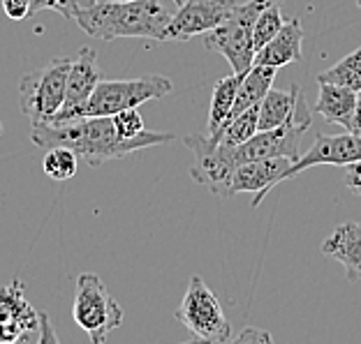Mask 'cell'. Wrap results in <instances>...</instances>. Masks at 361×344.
Masks as SVG:
<instances>
[{
  "label": "cell",
  "mask_w": 361,
  "mask_h": 344,
  "mask_svg": "<svg viewBox=\"0 0 361 344\" xmlns=\"http://www.w3.org/2000/svg\"><path fill=\"white\" fill-rule=\"evenodd\" d=\"M183 144L192 151L195 165L190 169V176L197 185L207 187L216 196H229V180L236 171L232 162V146L220 144L211 134H188Z\"/></svg>",
  "instance_id": "obj_8"
},
{
  "label": "cell",
  "mask_w": 361,
  "mask_h": 344,
  "mask_svg": "<svg viewBox=\"0 0 361 344\" xmlns=\"http://www.w3.org/2000/svg\"><path fill=\"white\" fill-rule=\"evenodd\" d=\"M5 14L14 21H23L30 16V0H3Z\"/></svg>",
  "instance_id": "obj_25"
},
{
  "label": "cell",
  "mask_w": 361,
  "mask_h": 344,
  "mask_svg": "<svg viewBox=\"0 0 361 344\" xmlns=\"http://www.w3.org/2000/svg\"><path fill=\"white\" fill-rule=\"evenodd\" d=\"M322 252L326 257L341 261L350 282L361 280V224L345 222L334 229V234L324 241Z\"/></svg>",
  "instance_id": "obj_15"
},
{
  "label": "cell",
  "mask_w": 361,
  "mask_h": 344,
  "mask_svg": "<svg viewBox=\"0 0 361 344\" xmlns=\"http://www.w3.org/2000/svg\"><path fill=\"white\" fill-rule=\"evenodd\" d=\"M0 134H3V122H0Z\"/></svg>",
  "instance_id": "obj_34"
},
{
  "label": "cell",
  "mask_w": 361,
  "mask_h": 344,
  "mask_svg": "<svg viewBox=\"0 0 361 344\" xmlns=\"http://www.w3.org/2000/svg\"><path fill=\"white\" fill-rule=\"evenodd\" d=\"M236 0H185L178 5L167 28V39H190L204 35L229 19Z\"/></svg>",
  "instance_id": "obj_10"
},
{
  "label": "cell",
  "mask_w": 361,
  "mask_h": 344,
  "mask_svg": "<svg viewBox=\"0 0 361 344\" xmlns=\"http://www.w3.org/2000/svg\"><path fill=\"white\" fill-rule=\"evenodd\" d=\"M30 141L44 151L54 146H65L77 155L79 162H86L88 167H100L104 162L126 158L142 148L171 144L176 141V134L144 129L142 134L126 141L116 134L111 116H84L70 118L59 125H32Z\"/></svg>",
  "instance_id": "obj_1"
},
{
  "label": "cell",
  "mask_w": 361,
  "mask_h": 344,
  "mask_svg": "<svg viewBox=\"0 0 361 344\" xmlns=\"http://www.w3.org/2000/svg\"><path fill=\"white\" fill-rule=\"evenodd\" d=\"M239 340L245 342V340H264V342H271V335L269 333H257V331H245L239 335Z\"/></svg>",
  "instance_id": "obj_31"
},
{
  "label": "cell",
  "mask_w": 361,
  "mask_h": 344,
  "mask_svg": "<svg viewBox=\"0 0 361 344\" xmlns=\"http://www.w3.org/2000/svg\"><path fill=\"white\" fill-rule=\"evenodd\" d=\"M257 113H259V104L250 106V109L241 111L239 116L229 118L225 125L211 136H216L218 141L225 146H239L243 141H248V139L257 132Z\"/></svg>",
  "instance_id": "obj_20"
},
{
  "label": "cell",
  "mask_w": 361,
  "mask_h": 344,
  "mask_svg": "<svg viewBox=\"0 0 361 344\" xmlns=\"http://www.w3.org/2000/svg\"><path fill=\"white\" fill-rule=\"evenodd\" d=\"M322 81L345 86L350 90H355V93H361V46L355 49L352 53H348L343 60L336 63L334 68L319 72L317 84H322Z\"/></svg>",
  "instance_id": "obj_19"
},
{
  "label": "cell",
  "mask_w": 361,
  "mask_h": 344,
  "mask_svg": "<svg viewBox=\"0 0 361 344\" xmlns=\"http://www.w3.org/2000/svg\"><path fill=\"white\" fill-rule=\"evenodd\" d=\"M26 305H28V300H26V291H23L21 280H14L10 286L0 289V324L12 321Z\"/></svg>",
  "instance_id": "obj_23"
},
{
  "label": "cell",
  "mask_w": 361,
  "mask_h": 344,
  "mask_svg": "<svg viewBox=\"0 0 361 344\" xmlns=\"http://www.w3.org/2000/svg\"><path fill=\"white\" fill-rule=\"evenodd\" d=\"M283 23H285V19L281 14V5H271L257 16L255 28H252V44H255V53L276 35L278 30L283 28Z\"/></svg>",
  "instance_id": "obj_22"
},
{
  "label": "cell",
  "mask_w": 361,
  "mask_h": 344,
  "mask_svg": "<svg viewBox=\"0 0 361 344\" xmlns=\"http://www.w3.org/2000/svg\"><path fill=\"white\" fill-rule=\"evenodd\" d=\"M283 0H248L243 5H236L225 23L218 28L204 32L202 44L209 51L225 56L232 65L236 77H245L255 63V44H252V28L257 16L271 5H281Z\"/></svg>",
  "instance_id": "obj_3"
},
{
  "label": "cell",
  "mask_w": 361,
  "mask_h": 344,
  "mask_svg": "<svg viewBox=\"0 0 361 344\" xmlns=\"http://www.w3.org/2000/svg\"><path fill=\"white\" fill-rule=\"evenodd\" d=\"M171 79L160 75H146L137 79H121V81H100L95 86L93 95L81 106L77 118L84 116H114L123 109H133L144 102L162 100L171 93Z\"/></svg>",
  "instance_id": "obj_7"
},
{
  "label": "cell",
  "mask_w": 361,
  "mask_h": 344,
  "mask_svg": "<svg viewBox=\"0 0 361 344\" xmlns=\"http://www.w3.org/2000/svg\"><path fill=\"white\" fill-rule=\"evenodd\" d=\"M37 342H59L54 333V326L49 324V317L44 312H39V338Z\"/></svg>",
  "instance_id": "obj_28"
},
{
  "label": "cell",
  "mask_w": 361,
  "mask_h": 344,
  "mask_svg": "<svg viewBox=\"0 0 361 344\" xmlns=\"http://www.w3.org/2000/svg\"><path fill=\"white\" fill-rule=\"evenodd\" d=\"M276 72H278V68H269V65H252V68L248 70V75L241 77L239 93H236V100H234L229 118L239 116L241 111L259 104L262 97H264L269 90L274 88Z\"/></svg>",
  "instance_id": "obj_17"
},
{
  "label": "cell",
  "mask_w": 361,
  "mask_h": 344,
  "mask_svg": "<svg viewBox=\"0 0 361 344\" xmlns=\"http://www.w3.org/2000/svg\"><path fill=\"white\" fill-rule=\"evenodd\" d=\"M72 58H54L42 70L30 72L19 84V104L30 125H47L63 109Z\"/></svg>",
  "instance_id": "obj_6"
},
{
  "label": "cell",
  "mask_w": 361,
  "mask_h": 344,
  "mask_svg": "<svg viewBox=\"0 0 361 344\" xmlns=\"http://www.w3.org/2000/svg\"><path fill=\"white\" fill-rule=\"evenodd\" d=\"M95 3H97V0H79L81 7H90V5H95Z\"/></svg>",
  "instance_id": "obj_32"
},
{
  "label": "cell",
  "mask_w": 361,
  "mask_h": 344,
  "mask_svg": "<svg viewBox=\"0 0 361 344\" xmlns=\"http://www.w3.org/2000/svg\"><path fill=\"white\" fill-rule=\"evenodd\" d=\"M174 317L192 333L195 342L225 344L232 340V324L225 317V310L220 305L218 296L209 289V284L200 275L190 277L185 296L176 307Z\"/></svg>",
  "instance_id": "obj_5"
},
{
  "label": "cell",
  "mask_w": 361,
  "mask_h": 344,
  "mask_svg": "<svg viewBox=\"0 0 361 344\" xmlns=\"http://www.w3.org/2000/svg\"><path fill=\"white\" fill-rule=\"evenodd\" d=\"M357 5H359V10H361V0H357Z\"/></svg>",
  "instance_id": "obj_35"
},
{
  "label": "cell",
  "mask_w": 361,
  "mask_h": 344,
  "mask_svg": "<svg viewBox=\"0 0 361 344\" xmlns=\"http://www.w3.org/2000/svg\"><path fill=\"white\" fill-rule=\"evenodd\" d=\"M303 56V26L299 19L285 21L283 28L255 53L252 65H269V68H285L299 63Z\"/></svg>",
  "instance_id": "obj_14"
},
{
  "label": "cell",
  "mask_w": 361,
  "mask_h": 344,
  "mask_svg": "<svg viewBox=\"0 0 361 344\" xmlns=\"http://www.w3.org/2000/svg\"><path fill=\"white\" fill-rule=\"evenodd\" d=\"M174 3H176V5H180V0H174Z\"/></svg>",
  "instance_id": "obj_36"
},
{
  "label": "cell",
  "mask_w": 361,
  "mask_h": 344,
  "mask_svg": "<svg viewBox=\"0 0 361 344\" xmlns=\"http://www.w3.org/2000/svg\"><path fill=\"white\" fill-rule=\"evenodd\" d=\"M42 169L51 180H70L79 169V158L65 146H54L47 151Z\"/></svg>",
  "instance_id": "obj_21"
},
{
  "label": "cell",
  "mask_w": 361,
  "mask_h": 344,
  "mask_svg": "<svg viewBox=\"0 0 361 344\" xmlns=\"http://www.w3.org/2000/svg\"><path fill=\"white\" fill-rule=\"evenodd\" d=\"M111 120H114V127H116V134L121 139H126V141L144 132V118H142V113L137 111V106L114 113Z\"/></svg>",
  "instance_id": "obj_24"
},
{
  "label": "cell",
  "mask_w": 361,
  "mask_h": 344,
  "mask_svg": "<svg viewBox=\"0 0 361 344\" xmlns=\"http://www.w3.org/2000/svg\"><path fill=\"white\" fill-rule=\"evenodd\" d=\"M81 10V5H79V0H54V12H59L63 19H72L75 21V16L79 14Z\"/></svg>",
  "instance_id": "obj_26"
},
{
  "label": "cell",
  "mask_w": 361,
  "mask_h": 344,
  "mask_svg": "<svg viewBox=\"0 0 361 344\" xmlns=\"http://www.w3.org/2000/svg\"><path fill=\"white\" fill-rule=\"evenodd\" d=\"M299 120H310V109L306 106V100H303L299 86H292V90L271 88L262 97L259 113H257V129H274Z\"/></svg>",
  "instance_id": "obj_13"
},
{
  "label": "cell",
  "mask_w": 361,
  "mask_h": 344,
  "mask_svg": "<svg viewBox=\"0 0 361 344\" xmlns=\"http://www.w3.org/2000/svg\"><path fill=\"white\" fill-rule=\"evenodd\" d=\"M100 3H128V0H100Z\"/></svg>",
  "instance_id": "obj_33"
},
{
  "label": "cell",
  "mask_w": 361,
  "mask_h": 344,
  "mask_svg": "<svg viewBox=\"0 0 361 344\" xmlns=\"http://www.w3.org/2000/svg\"><path fill=\"white\" fill-rule=\"evenodd\" d=\"M348 132H352V134H359V136H361V93H359V97H357L355 116H352V120H350Z\"/></svg>",
  "instance_id": "obj_29"
},
{
  "label": "cell",
  "mask_w": 361,
  "mask_h": 344,
  "mask_svg": "<svg viewBox=\"0 0 361 344\" xmlns=\"http://www.w3.org/2000/svg\"><path fill=\"white\" fill-rule=\"evenodd\" d=\"M72 319L93 344H102L106 338L123 326L126 312L111 293L106 291L102 280L93 273H81L77 277L75 302H72Z\"/></svg>",
  "instance_id": "obj_4"
},
{
  "label": "cell",
  "mask_w": 361,
  "mask_h": 344,
  "mask_svg": "<svg viewBox=\"0 0 361 344\" xmlns=\"http://www.w3.org/2000/svg\"><path fill=\"white\" fill-rule=\"evenodd\" d=\"M345 183H348L350 190L361 194V160L352 162V165L345 167Z\"/></svg>",
  "instance_id": "obj_27"
},
{
  "label": "cell",
  "mask_w": 361,
  "mask_h": 344,
  "mask_svg": "<svg viewBox=\"0 0 361 344\" xmlns=\"http://www.w3.org/2000/svg\"><path fill=\"white\" fill-rule=\"evenodd\" d=\"M174 12L165 0H128V3H100L81 7L75 16L77 26L95 39L142 37L167 42V28Z\"/></svg>",
  "instance_id": "obj_2"
},
{
  "label": "cell",
  "mask_w": 361,
  "mask_h": 344,
  "mask_svg": "<svg viewBox=\"0 0 361 344\" xmlns=\"http://www.w3.org/2000/svg\"><path fill=\"white\" fill-rule=\"evenodd\" d=\"M42 10H54V0H30V16Z\"/></svg>",
  "instance_id": "obj_30"
},
{
  "label": "cell",
  "mask_w": 361,
  "mask_h": 344,
  "mask_svg": "<svg viewBox=\"0 0 361 344\" xmlns=\"http://www.w3.org/2000/svg\"><path fill=\"white\" fill-rule=\"evenodd\" d=\"M292 162H294L292 158H264L236 167L232 180H229V196L250 192L255 194L250 206L257 208L264 201V196H269V192L285 180V174Z\"/></svg>",
  "instance_id": "obj_12"
},
{
  "label": "cell",
  "mask_w": 361,
  "mask_h": 344,
  "mask_svg": "<svg viewBox=\"0 0 361 344\" xmlns=\"http://www.w3.org/2000/svg\"><path fill=\"white\" fill-rule=\"evenodd\" d=\"M310 127V120L290 122L274 129H257L248 141L232 146L234 167H241L245 162H255L264 158H301V136Z\"/></svg>",
  "instance_id": "obj_9"
},
{
  "label": "cell",
  "mask_w": 361,
  "mask_h": 344,
  "mask_svg": "<svg viewBox=\"0 0 361 344\" xmlns=\"http://www.w3.org/2000/svg\"><path fill=\"white\" fill-rule=\"evenodd\" d=\"M239 84H241V77H236L234 72L229 77L216 81L213 95H211V106H209L207 134H216L227 122L229 113H232L234 100H236V93H239Z\"/></svg>",
  "instance_id": "obj_18"
},
{
  "label": "cell",
  "mask_w": 361,
  "mask_h": 344,
  "mask_svg": "<svg viewBox=\"0 0 361 344\" xmlns=\"http://www.w3.org/2000/svg\"><path fill=\"white\" fill-rule=\"evenodd\" d=\"M357 97H359V93H355V90L338 86V84H329V81H322V84H319L317 100L313 104V111H317L319 116L334 122V125H341L348 129L352 116H355Z\"/></svg>",
  "instance_id": "obj_16"
},
{
  "label": "cell",
  "mask_w": 361,
  "mask_h": 344,
  "mask_svg": "<svg viewBox=\"0 0 361 344\" xmlns=\"http://www.w3.org/2000/svg\"><path fill=\"white\" fill-rule=\"evenodd\" d=\"M100 68H97V53L95 49L81 46L77 58H72L70 72H68V86H65V102L63 109L47 122V125H59L70 118H77L79 109L88 102L93 95L95 86L100 84Z\"/></svg>",
  "instance_id": "obj_11"
}]
</instances>
